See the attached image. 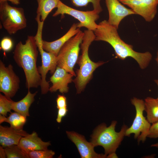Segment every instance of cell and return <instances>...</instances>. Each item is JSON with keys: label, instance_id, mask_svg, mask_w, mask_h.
I'll return each mask as SVG.
<instances>
[{"label": "cell", "instance_id": "6da1fadb", "mask_svg": "<svg viewBox=\"0 0 158 158\" xmlns=\"http://www.w3.org/2000/svg\"><path fill=\"white\" fill-rule=\"evenodd\" d=\"M117 29L107 20L102 21L93 31L95 37V41H104L109 44L114 49L117 58L124 60L128 57H132L137 62L140 68H145L152 59L151 54L148 51L140 53L134 51L132 45L121 39Z\"/></svg>", "mask_w": 158, "mask_h": 158}, {"label": "cell", "instance_id": "7a4b0ae2", "mask_svg": "<svg viewBox=\"0 0 158 158\" xmlns=\"http://www.w3.org/2000/svg\"><path fill=\"white\" fill-rule=\"evenodd\" d=\"M38 51L35 36H28L25 43L20 41L14 51L13 58L24 71L26 87L28 90L41 85V76L37 66Z\"/></svg>", "mask_w": 158, "mask_h": 158}, {"label": "cell", "instance_id": "3957f363", "mask_svg": "<svg viewBox=\"0 0 158 158\" xmlns=\"http://www.w3.org/2000/svg\"><path fill=\"white\" fill-rule=\"evenodd\" d=\"M82 42L80 44L81 54L79 57L77 62L79 68L76 71V77L73 80L77 94L83 91L87 85L92 79L94 71L105 62L102 61L94 62L90 58L88 50L92 43L95 40L94 31L85 30Z\"/></svg>", "mask_w": 158, "mask_h": 158}, {"label": "cell", "instance_id": "277c9868", "mask_svg": "<svg viewBox=\"0 0 158 158\" xmlns=\"http://www.w3.org/2000/svg\"><path fill=\"white\" fill-rule=\"evenodd\" d=\"M117 123L116 121H113L108 127L105 123H102L95 128L91 136V142L95 147L98 146L103 147L104 154L108 158L118 157L115 152L125 136L128 128L124 124L120 131L117 132L115 130Z\"/></svg>", "mask_w": 158, "mask_h": 158}, {"label": "cell", "instance_id": "5b68a950", "mask_svg": "<svg viewBox=\"0 0 158 158\" xmlns=\"http://www.w3.org/2000/svg\"><path fill=\"white\" fill-rule=\"evenodd\" d=\"M80 30L62 46L57 56V66L65 69L76 76L73 68L77 62L80 50V47L84 36Z\"/></svg>", "mask_w": 158, "mask_h": 158}, {"label": "cell", "instance_id": "8992f818", "mask_svg": "<svg viewBox=\"0 0 158 158\" xmlns=\"http://www.w3.org/2000/svg\"><path fill=\"white\" fill-rule=\"evenodd\" d=\"M0 19L3 28L10 35L27 26L23 9L11 6L7 1L0 2Z\"/></svg>", "mask_w": 158, "mask_h": 158}, {"label": "cell", "instance_id": "52a82bcc", "mask_svg": "<svg viewBox=\"0 0 158 158\" xmlns=\"http://www.w3.org/2000/svg\"><path fill=\"white\" fill-rule=\"evenodd\" d=\"M42 30L38 29L35 37L42 60L41 65L37 67L41 78L40 85L41 93L44 95L49 91L50 88L49 83L46 80V75L49 71L52 75L55 71L57 67V56L52 53L46 51L43 49L42 44Z\"/></svg>", "mask_w": 158, "mask_h": 158}, {"label": "cell", "instance_id": "ba28073f", "mask_svg": "<svg viewBox=\"0 0 158 158\" xmlns=\"http://www.w3.org/2000/svg\"><path fill=\"white\" fill-rule=\"evenodd\" d=\"M132 104L135 107L136 114L131 126L126 129L125 136H129L134 134V138L137 139L138 143L144 142L147 137L150 123L143 115L145 110L144 101L141 99L134 97L131 100Z\"/></svg>", "mask_w": 158, "mask_h": 158}, {"label": "cell", "instance_id": "9c48e42d", "mask_svg": "<svg viewBox=\"0 0 158 158\" xmlns=\"http://www.w3.org/2000/svg\"><path fill=\"white\" fill-rule=\"evenodd\" d=\"M56 8V10L53 15V17L61 14L63 18L64 14H67L79 21L77 23L78 28L85 27L88 30L94 31L97 27L98 24L96 21L99 18V14L94 10L85 11L78 10L66 5L61 1Z\"/></svg>", "mask_w": 158, "mask_h": 158}, {"label": "cell", "instance_id": "30bf717a", "mask_svg": "<svg viewBox=\"0 0 158 158\" xmlns=\"http://www.w3.org/2000/svg\"><path fill=\"white\" fill-rule=\"evenodd\" d=\"M20 80L15 72L13 66H6L0 61V92L8 98L15 96L20 88Z\"/></svg>", "mask_w": 158, "mask_h": 158}, {"label": "cell", "instance_id": "8fae6325", "mask_svg": "<svg viewBox=\"0 0 158 158\" xmlns=\"http://www.w3.org/2000/svg\"><path fill=\"white\" fill-rule=\"evenodd\" d=\"M142 17L147 22L152 21L157 13L158 0H119Z\"/></svg>", "mask_w": 158, "mask_h": 158}, {"label": "cell", "instance_id": "7c38bea8", "mask_svg": "<svg viewBox=\"0 0 158 158\" xmlns=\"http://www.w3.org/2000/svg\"><path fill=\"white\" fill-rule=\"evenodd\" d=\"M68 138L76 146L82 158H108L105 154H99L94 150L95 146L88 142L84 136L74 131H66Z\"/></svg>", "mask_w": 158, "mask_h": 158}, {"label": "cell", "instance_id": "4fadbf2b", "mask_svg": "<svg viewBox=\"0 0 158 158\" xmlns=\"http://www.w3.org/2000/svg\"><path fill=\"white\" fill-rule=\"evenodd\" d=\"M109 13L107 20L111 25L117 29L121 21L126 16L135 14L131 9L123 5L118 0H105Z\"/></svg>", "mask_w": 158, "mask_h": 158}, {"label": "cell", "instance_id": "5bb4252c", "mask_svg": "<svg viewBox=\"0 0 158 158\" xmlns=\"http://www.w3.org/2000/svg\"><path fill=\"white\" fill-rule=\"evenodd\" d=\"M73 76L64 69L57 66L50 79L52 85L50 87L49 91L52 92L58 90L61 93H67L69 90L68 84L73 81Z\"/></svg>", "mask_w": 158, "mask_h": 158}, {"label": "cell", "instance_id": "9a60e30c", "mask_svg": "<svg viewBox=\"0 0 158 158\" xmlns=\"http://www.w3.org/2000/svg\"><path fill=\"white\" fill-rule=\"evenodd\" d=\"M80 30V28L77 27V23H74L66 34L57 40L48 42L42 40L43 48L46 51L52 53L57 56L61 48L65 43Z\"/></svg>", "mask_w": 158, "mask_h": 158}, {"label": "cell", "instance_id": "2e32d148", "mask_svg": "<svg viewBox=\"0 0 158 158\" xmlns=\"http://www.w3.org/2000/svg\"><path fill=\"white\" fill-rule=\"evenodd\" d=\"M28 134L23 129H16L10 126H0V144L5 147L18 145L21 138Z\"/></svg>", "mask_w": 158, "mask_h": 158}, {"label": "cell", "instance_id": "e0dca14e", "mask_svg": "<svg viewBox=\"0 0 158 158\" xmlns=\"http://www.w3.org/2000/svg\"><path fill=\"white\" fill-rule=\"evenodd\" d=\"M18 145L25 152L31 151L48 149L51 145L50 142H44L38 137L37 133L33 131L30 134L28 133L20 140Z\"/></svg>", "mask_w": 158, "mask_h": 158}, {"label": "cell", "instance_id": "ac0fdd59", "mask_svg": "<svg viewBox=\"0 0 158 158\" xmlns=\"http://www.w3.org/2000/svg\"><path fill=\"white\" fill-rule=\"evenodd\" d=\"M37 91L31 93L28 90L26 96L18 102H13L12 110L26 117L29 116V108L35 101V97Z\"/></svg>", "mask_w": 158, "mask_h": 158}, {"label": "cell", "instance_id": "d6986e66", "mask_svg": "<svg viewBox=\"0 0 158 158\" xmlns=\"http://www.w3.org/2000/svg\"><path fill=\"white\" fill-rule=\"evenodd\" d=\"M6 116L0 114V123L6 122L9 123L10 126L17 130L23 129L26 121L27 117L15 112H11L9 116Z\"/></svg>", "mask_w": 158, "mask_h": 158}, {"label": "cell", "instance_id": "ffe728a7", "mask_svg": "<svg viewBox=\"0 0 158 158\" xmlns=\"http://www.w3.org/2000/svg\"><path fill=\"white\" fill-rule=\"evenodd\" d=\"M144 103L147 120L152 124L158 121V100L157 98L147 97L145 99Z\"/></svg>", "mask_w": 158, "mask_h": 158}, {"label": "cell", "instance_id": "44dd1931", "mask_svg": "<svg viewBox=\"0 0 158 158\" xmlns=\"http://www.w3.org/2000/svg\"><path fill=\"white\" fill-rule=\"evenodd\" d=\"M60 0H37L38 3L37 14L40 15L41 21H44L47 16L56 8Z\"/></svg>", "mask_w": 158, "mask_h": 158}, {"label": "cell", "instance_id": "7402d4cb", "mask_svg": "<svg viewBox=\"0 0 158 158\" xmlns=\"http://www.w3.org/2000/svg\"><path fill=\"white\" fill-rule=\"evenodd\" d=\"M7 158H29L27 153L25 152L18 145H14L4 148Z\"/></svg>", "mask_w": 158, "mask_h": 158}, {"label": "cell", "instance_id": "603a6c76", "mask_svg": "<svg viewBox=\"0 0 158 158\" xmlns=\"http://www.w3.org/2000/svg\"><path fill=\"white\" fill-rule=\"evenodd\" d=\"M101 0H71L72 4L77 7L87 6L90 3L92 4L94 10L99 14L102 11L100 2Z\"/></svg>", "mask_w": 158, "mask_h": 158}, {"label": "cell", "instance_id": "cb8c5ba5", "mask_svg": "<svg viewBox=\"0 0 158 158\" xmlns=\"http://www.w3.org/2000/svg\"><path fill=\"white\" fill-rule=\"evenodd\" d=\"M13 101L4 95L0 94V114L7 116L8 112L12 110Z\"/></svg>", "mask_w": 158, "mask_h": 158}, {"label": "cell", "instance_id": "d4e9b609", "mask_svg": "<svg viewBox=\"0 0 158 158\" xmlns=\"http://www.w3.org/2000/svg\"><path fill=\"white\" fill-rule=\"evenodd\" d=\"M28 154L29 158H52L55 153L51 150L47 149L31 151Z\"/></svg>", "mask_w": 158, "mask_h": 158}, {"label": "cell", "instance_id": "484cf974", "mask_svg": "<svg viewBox=\"0 0 158 158\" xmlns=\"http://www.w3.org/2000/svg\"><path fill=\"white\" fill-rule=\"evenodd\" d=\"M13 46V42L10 38L5 37L1 40L0 42V49L4 52L10 51Z\"/></svg>", "mask_w": 158, "mask_h": 158}, {"label": "cell", "instance_id": "4316f807", "mask_svg": "<svg viewBox=\"0 0 158 158\" xmlns=\"http://www.w3.org/2000/svg\"><path fill=\"white\" fill-rule=\"evenodd\" d=\"M147 137L151 138H158V121L152 123L151 126Z\"/></svg>", "mask_w": 158, "mask_h": 158}, {"label": "cell", "instance_id": "83f0119b", "mask_svg": "<svg viewBox=\"0 0 158 158\" xmlns=\"http://www.w3.org/2000/svg\"><path fill=\"white\" fill-rule=\"evenodd\" d=\"M56 107L58 109L67 107L66 97L64 95H59L56 99Z\"/></svg>", "mask_w": 158, "mask_h": 158}, {"label": "cell", "instance_id": "f1b7e54d", "mask_svg": "<svg viewBox=\"0 0 158 158\" xmlns=\"http://www.w3.org/2000/svg\"><path fill=\"white\" fill-rule=\"evenodd\" d=\"M68 111L67 107L61 108L58 109V114L56 121L58 123H60L63 118L66 115Z\"/></svg>", "mask_w": 158, "mask_h": 158}, {"label": "cell", "instance_id": "f546056e", "mask_svg": "<svg viewBox=\"0 0 158 158\" xmlns=\"http://www.w3.org/2000/svg\"><path fill=\"white\" fill-rule=\"evenodd\" d=\"M0 158H6V153L4 148L1 145L0 146Z\"/></svg>", "mask_w": 158, "mask_h": 158}, {"label": "cell", "instance_id": "4dcf8cb0", "mask_svg": "<svg viewBox=\"0 0 158 158\" xmlns=\"http://www.w3.org/2000/svg\"><path fill=\"white\" fill-rule=\"evenodd\" d=\"M5 1H9L12 4L16 5H18L20 4V0H0V2Z\"/></svg>", "mask_w": 158, "mask_h": 158}, {"label": "cell", "instance_id": "1f68e13d", "mask_svg": "<svg viewBox=\"0 0 158 158\" xmlns=\"http://www.w3.org/2000/svg\"><path fill=\"white\" fill-rule=\"evenodd\" d=\"M151 147H155L156 148H157L158 150V142L155 143V144H152L151 145Z\"/></svg>", "mask_w": 158, "mask_h": 158}, {"label": "cell", "instance_id": "d6a6232c", "mask_svg": "<svg viewBox=\"0 0 158 158\" xmlns=\"http://www.w3.org/2000/svg\"><path fill=\"white\" fill-rule=\"evenodd\" d=\"M156 61H157L158 64V51L157 52V58L156 59Z\"/></svg>", "mask_w": 158, "mask_h": 158}, {"label": "cell", "instance_id": "836d02e7", "mask_svg": "<svg viewBox=\"0 0 158 158\" xmlns=\"http://www.w3.org/2000/svg\"><path fill=\"white\" fill-rule=\"evenodd\" d=\"M155 82L157 84L158 87V79L157 80H154ZM157 100H158V97L157 98Z\"/></svg>", "mask_w": 158, "mask_h": 158}]
</instances>
